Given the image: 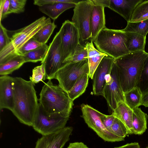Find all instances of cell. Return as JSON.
<instances>
[{"mask_svg": "<svg viewBox=\"0 0 148 148\" xmlns=\"http://www.w3.org/2000/svg\"><path fill=\"white\" fill-rule=\"evenodd\" d=\"M34 84L21 77H14V107L12 112L21 123L32 126L39 103Z\"/></svg>", "mask_w": 148, "mask_h": 148, "instance_id": "1", "label": "cell"}, {"mask_svg": "<svg viewBox=\"0 0 148 148\" xmlns=\"http://www.w3.org/2000/svg\"><path fill=\"white\" fill-rule=\"evenodd\" d=\"M148 55L145 51H137L114 59L124 93L137 86Z\"/></svg>", "mask_w": 148, "mask_h": 148, "instance_id": "2", "label": "cell"}, {"mask_svg": "<svg viewBox=\"0 0 148 148\" xmlns=\"http://www.w3.org/2000/svg\"><path fill=\"white\" fill-rule=\"evenodd\" d=\"M40 96L39 104L47 114H61L70 116L73 101L59 85L53 84L49 79L42 87Z\"/></svg>", "mask_w": 148, "mask_h": 148, "instance_id": "3", "label": "cell"}, {"mask_svg": "<svg viewBox=\"0 0 148 148\" xmlns=\"http://www.w3.org/2000/svg\"><path fill=\"white\" fill-rule=\"evenodd\" d=\"M93 42L98 51L114 59L129 53L126 45L125 32L121 29L106 27L99 32Z\"/></svg>", "mask_w": 148, "mask_h": 148, "instance_id": "4", "label": "cell"}, {"mask_svg": "<svg viewBox=\"0 0 148 148\" xmlns=\"http://www.w3.org/2000/svg\"><path fill=\"white\" fill-rule=\"evenodd\" d=\"M50 18L43 16L29 25L16 31L9 44L0 51V64L18 55L19 49L41 29L51 23Z\"/></svg>", "mask_w": 148, "mask_h": 148, "instance_id": "5", "label": "cell"}, {"mask_svg": "<svg viewBox=\"0 0 148 148\" xmlns=\"http://www.w3.org/2000/svg\"><path fill=\"white\" fill-rule=\"evenodd\" d=\"M69 117L61 114L48 115L39 103L32 127L35 131L42 136L47 135L65 127Z\"/></svg>", "mask_w": 148, "mask_h": 148, "instance_id": "6", "label": "cell"}, {"mask_svg": "<svg viewBox=\"0 0 148 148\" xmlns=\"http://www.w3.org/2000/svg\"><path fill=\"white\" fill-rule=\"evenodd\" d=\"M92 5L91 0H81L73 10L71 21L78 31L79 43L84 46L92 40L90 18Z\"/></svg>", "mask_w": 148, "mask_h": 148, "instance_id": "7", "label": "cell"}, {"mask_svg": "<svg viewBox=\"0 0 148 148\" xmlns=\"http://www.w3.org/2000/svg\"><path fill=\"white\" fill-rule=\"evenodd\" d=\"M88 73V59L77 62H68L58 71L54 79L58 80L59 86L67 93L79 78Z\"/></svg>", "mask_w": 148, "mask_h": 148, "instance_id": "8", "label": "cell"}, {"mask_svg": "<svg viewBox=\"0 0 148 148\" xmlns=\"http://www.w3.org/2000/svg\"><path fill=\"white\" fill-rule=\"evenodd\" d=\"M61 35L59 31L49 46L46 56L41 64L44 66L45 79H54L58 71L65 64Z\"/></svg>", "mask_w": 148, "mask_h": 148, "instance_id": "9", "label": "cell"}, {"mask_svg": "<svg viewBox=\"0 0 148 148\" xmlns=\"http://www.w3.org/2000/svg\"><path fill=\"white\" fill-rule=\"evenodd\" d=\"M81 116L89 127L105 141L114 142L124 140L108 131L103 124L101 119L103 113L87 104L81 105Z\"/></svg>", "mask_w": 148, "mask_h": 148, "instance_id": "10", "label": "cell"}, {"mask_svg": "<svg viewBox=\"0 0 148 148\" xmlns=\"http://www.w3.org/2000/svg\"><path fill=\"white\" fill-rule=\"evenodd\" d=\"M102 96L106 99L112 112L119 102H125L124 93L120 83L117 67L114 62L110 73L106 75Z\"/></svg>", "mask_w": 148, "mask_h": 148, "instance_id": "11", "label": "cell"}, {"mask_svg": "<svg viewBox=\"0 0 148 148\" xmlns=\"http://www.w3.org/2000/svg\"><path fill=\"white\" fill-rule=\"evenodd\" d=\"M59 31L64 61L73 53L79 43V36L76 27L72 21L69 20L65 21L62 23Z\"/></svg>", "mask_w": 148, "mask_h": 148, "instance_id": "12", "label": "cell"}, {"mask_svg": "<svg viewBox=\"0 0 148 148\" xmlns=\"http://www.w3.org/2000/svg\"><path fill=\"white\" fill-rule=\"evenodd\" d=\"M114 59L107 55L103 58L97 66L92 79V90L94 95L103 96L106 77L111 71Z\"/></svg>", "mask_w": 148, "mask_h": 148, "instance_id": "13", "label": "cell"}, {"mask_svg": "<svg viewBox=\"0 0 148 148\" xmlns=\"http://www.w3.org/2000/svg\"><path fill=\"white\" fill-rule=\"evenodd\" d=\"M73 131L72 127H65L55 133L42 136L37 141L34 148H62Z\"/></svg>", "mask_w": 148, "mask_h": 148, "instance_id": "14", "label": "cell"}, {"mask_svg": "<svg viewBox=\"0 0 148 148\" xmlns=\"http://www.w3.org/2000/svg\"><path fill=\"white\" fill-rule=\"evenodd\" d=\"M14 77L8 75L0 77V110L7 109L12 112L14 107L13 89Z\"/></svg>", "mask_w": 148, "mask_h": 148, "instance_id": "15", "label": "cell"}, {"mask_svg": "<svg viewBox=\"0 0 148 148\" xmlns=\"http://www.w3.org/2000/svg\"><path fill=\"white\" fill-rule=\"evenodd\" d=\"M143 0H110L109 8L130 22L136 7Z\"/></svg>", "mask_w": 148, "mask_h": 148, "instance_id": "16", "label": "cell"}, {"mask_svg": "<svg viewBox=\"0 0 148 148\" xmlns=\"http://www.w3.org/2000/svg\"><path fill=\"white\" fill-rule=\"evenodd\" d=\"M104 8L93 4L90 18L91 39L93 42L99 32L106 27Z\"/></svg>", "mask_w": 148, "mask_h": 148, "instance_id": "17", "label": "cell"}, {"mask_svg": "<svg viewBox=\"0 0 148 148\" xmlns=\"http://www.w3.org/2000/svg\"><path fill=\"white\" fill-rule=\"evenodd\" d=\"M112 114L125 125L129 134H133L132 125L133 110L125 102L121 101L119 102Z\"/></svg>", "mask_w": 148, "mask_h": 148, "instance_id": "18", "label": "cell"}, {"mask_svg": "<svg viewBox=\"0 0 148 148\" xmlns=\"http://www.w3.org/2000/svg\"><path fill=\"white\" fill-rule=\"evenodd\" d=\"M85 46L88 51L89 77L92 79L94 73L100 62L103 58L107 55L96 49L92 40L87 42Z\"/></svg>", "mask_w": 148, "mask_h": 148, "instance_id": "19", "label": "cell"}, {"mask_svg": "<svg viewBox=\"0 0 148 148\" xmlns=\"http://www.w3.org/2000/svg\"><path fill=\"white\" fill-rule=\"evenodd\" d=\"M75 4L56 2L46 4L39 7V10L42 13L55 21L63 12L70 8L75 7Z\"/></svg>", "mask_w": 148, "mask_h": 148, "instance_id": "20", "label": "cell"}, {"mask_svg": "<svg viewBox=\"0 0 148 148\" xmlns=\"http://www.w3.org/2000/svg\"><path fill=\"white\" fill-rule=\"evenodd\" d=\"M148 115L143 112L140 108L133 110L132 125L133 134L140 135L147 129Z\"/></svg>", "mask_w": 148, "mask_h": 148, "instance_id": "21", "label": "cell"}, {"mask_svg": "<svg viewBox=\"0 0 148 148\" xmlns=\"http://www.w3.org/2000/svg\"><path fill=\"white\" fill-rule=\"evenodd\" d=\"M126 45L129 53L145 51L146 37L134 32H125Z\"/></svg>", "mask_w": 148, "mask_h": 148, "instance_id": "22", "label": "cell"}, {"mask_svg": "<svg viewBox=\"0 0 148 148\" xmlns=\"http://www.w3.org/2000/svg\"><path fill=\"white\" fill-rule=\"evenodd\" d=\"M25 63L22 55H17L0 64V75H8L19 69Z\"/></svg>", "mask_w": 148, "mask_h": 148, "instance_id": "23", "label": "cell"}, {"mask_svg": "<svg viewBox=\"0 0 148 148\" xmlns=\"http://www.w3.org/2000/svg\"><path fill=\"white\" fill-rule=\"evenodd\" d=\"M89 78V73H86L77 80L71 88L67 92L70 99L73 101L85 92L88 85Z\"/></svg>", "mask_w": 148, "mask_h": 148, "instance_id": "24", "label": "cell"}, {"mask_svg": "<svg viewBox=\"0 0 148 148\" xmlns=\"http://www.w3.org/2000/svg\"><path fill=\"white\" fill-rule=\"evenodd\" d=\"M125 102L131 109L142 105V94L138 87L124 93Z\"/></svg>", "mask_w": 148, "mask_h": 148, "instance_id": "25", "label": "cell"}, {"mask_svg": "<svg viewBox=\"0 0 148 148\" xmlns=\"http://www.w3.org/2000/svg\"><path fill=\"white\" fill-rule=\"evenodd\" d=\"M49 48V46L46 44L31 51L24 55L23 56L25 62H42L44 59Z\"/></svg>", "mask_w": 148, "mask_h": 148, "instance_id": "26", "label": "cell"}, {"mask_svg": "<svg viewBox=\"0 0 148 148\" xmlns=\"http://www.w3.org/2000/svg\"><path fill=\"white\" fill-rule=\"evenodd\" d=\"M125 32H134L145 37L148 33V19L136 22L127 23L126 27L121 29Z\"/></svg>", "mask_w": 148, "mask_h": 148, "instance_id": "27", "label": "cell"}, {"mask_svg": "<svg viewBox=\"0 0 148 148\" xmlns=\"http://www.w3.org/2000/svg\"><path fill=\"white\" fill-rule=\"evenodd\" d=\"M56 27L54 22L50 23L39 30L32 38L43 44H46Z\"/></svg>", "mask_w": 148, "mask_h": 148, "instance_id": "28", "label": "cell"}, {"mask_svg": "<svg viewBox=\"0 0 148 148\" xmlns=\"http://www.w3.org/2000/svg\"><path fill=\"white\" fill-rule=\"evenodd\" d=\"M148 19V0L144 1L134 9L130 22H136Z\"/></svg>", "mask_w": 148, "mask_h": 148, "instance_id": "29", "label": "cell"}, {"mask_svg": "<svg viewBox=\"0 0 148 148\" xmlns=\"http://www.w3.org/2000/svg\"><path fill=\"white\" fill-rule=\"evenodd\" d=\"M88 59V51L86 46L79 43L73 53L66 58L63 62L65 64L68 62H77Z\"/></svg>", "mask_w": 148, "mask_h": 148, "instance_id": "30", "label": "cell"}, {"mask_svg": "<svg viewBox=\"0 0 148 148\" xmlns=\"http://www.w3.org/2000/svg\"><path fill=\"white\" fill-rule=\"evenodd\" d=\"M137 87L140 89L143 95L148 92V55L145 60Z\"/></svg>", "mask_w": 148, "mask_h": 148, "instance_id": "31", "label": "cell"}, {"mask_svg": "<svg viewBox=\"0 0 148 148\" xmlns=\"http://www.w3.org/2000/svg\"><path fill=\"white\" fill-rule=\"evenodd\" d=\"M112 133L116 135L125 138L129 132L125 125L119 119L115 117L111 127Z\"/></svg>", "mask_w": 148, "mask_h": 148, "instance_id": "32", "label": "cell"}, {"mask_svg": "<svg viewBox=\"0 0 148 148\" xmlns=\"http://www.w3.org/2000/svg\"><path fill=\"white\" fill-rule=\"evenodd\" d=\"M45 70L42 64L34 68L32 70V76L30 77L29 79L34 84L40 81L44 80L45 79Z\"/></svg>", "mask_w": 148, "mask_h": 148, "instance_id": "33", "label": "cell"}, {"mask_svg": "<svg viewBox=\"0 0 148 148\" xmlns=\"http://www.w3.org/2000/svg\"><path fill=\"white\" fill-rule=\"evenodd\" d=\"M43 45L32 38L27 41L19 49L17 54L23 55L42 46Z\"/></svg>", "mask_w": 148, "mask_h": 148, "instance_id": "34", "label": "cell"}, {"mask_svg": "<svg viewBox=\"0 0 148 148\" xmlns=\"http://www.w3.org/2000/svg\"><path fill=\"white\" fill-rule=\"evenodd\" d=\"M26 2V0H10V14H19L23 12Z\"/></svg>", "mask_w": 148, "mask_h": 148, "instance_id": "35", "label": "cell"}, {"mask_svg": "<svg viewBox=\"0 0 148 148\" xmlns=\"http://www.w3.org/2000/svg\"><path fill=\"white\" fill-rule=\"evenodd\" d=\"M10 41V37L7 33V30L0 23V51L8 45Z\"/></svg>", "mask_w": 148, "mask_h": 148, "instance_id": "36", "label": "cell"}, {"mask_svg": "<svg viewBox=\"0 0 148 148\" xmlns=\"http://www.w3.org/2000/svg\"><path fill=\"white\" fill-rule=\"evenodd\" d=\"M79 1L76 0H35L34 1V4L39 7L42 5L56 2L73 3L76 4Z\"/></svg>", "mask_w": 148, "mask_h": 148, "instance_id": "37", "label": "cell"}, {"mask_svg": "<svg viewBox=\"0 0 148 148\" xmlns=\"http://www.w3.org/2000/svg\"><path fill=\"white\" fill-rule=\"evenodd\" d=\"M10 0H0V23L10 14Z\"/></svg>", "mask_w": 148, "mask_h": 148, "instance_id": "38", "label": "cell"}, {"mask_svg": "<svg viewBox=\"0 0 148 148\" xmlns=\"http://www.w3.org/2000/svg\"><path fill=\"white\" fill-rule=\"evenodd\" d=\"M115 118V117L112 114L110 115H106L103 114L101 117V119L105 127L108 131L111 133L112 126Z\"/></svg>", "mask_w": 148, "mask_h": 148, "instance_id": "39", "label": "cell"}, {"mask_svg": "<svg viewBox=\"0 0 148 148\" xmlns=\"http://www.w3.org/2000/svg\"><path fill=\"white\" fill-rule=\"evenodd\" d=\"M94 5L109 8L110 0H91Z\"/></svg>", "mask_w": 148, "mask_h": 148, "instance_id": "40", "label": "cell"}, {"mask_svg": "<svg viewBox=\"0 0 148 148\" xmlns=\"http://www.w3.org/2000/svg\"><path fill=\"white\" fill-rule=\"evenodd\" d=\"M67 148H89L86 145L82 142L70 143Z\"/></svg>", "mask_w": 148, "mask_h": 148, "instance_id": "41", "label": "cell"}, {"mask_svg": "<svg viewBox=\"0 0 148 148\" xmlns=\"http://www.w3.org/2000/svg\"><path fill=\"white\" fill-rule=\"evenodd\" d=\"M114 148H140L139 143L137 142L131 143H127L118 147Z\"/></svg>", "mask_w": 148, "mask_h": 148, "instance_id": "42", "label": "cell"}, {"mask_svg": "<svg viewBox=\"0 0 148 148\" xmlns=\"http://www.w3.org/2000/svg\"><path fill=\"white\" fill-rule=\"evenodd\" d=\"M142 105L146 107H148V92L142 96Z\"/></svg>", "mask_w": 148, "mask_h": 148, "instance_id": "43", "label": "cell"}, {"mask_svg": "<svg viewBox=\"0 0 148 148\" xmlns=\"http://www.w3.org/2000/svg\"><path fill=\"white\" fill-rule=\"evenodd\" d=\"M146 148H148V146H147Z\"/></svg>", "mask_w": 148, "mask_h": 148, "instance_id": "44", "label": "cell"}]
</instances>
